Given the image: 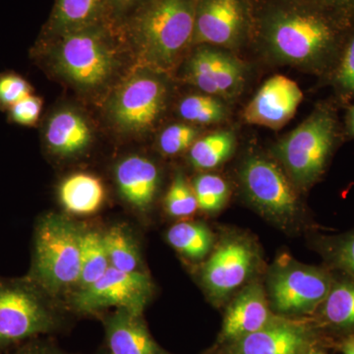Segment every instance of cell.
<instances>
[{"mask_svg": "<svg viewBox=\"0 0 354 354\" xmlns=\"http://www.w3.org/2000/svg\"><path fill=\"white\" fill-rule=\"evenodd\" d=\"M304 354H327L325 353V351H323V349L317 348V346H313V348H311L308 349V351H306V353Z\"/></svg>", "mask_w": 354, "mask_h": 354, "instance_id": "ab89813d", "label": "cell"}, {"mask_svg": "<svg viewBox=\"0 0 354 354\" xmlns=\"http://www.w3.org/2000/svg\"><path fill=\"white\" fill-rule=\"evenodd\" d=\"M334 277L332 288L319 307L321 327L344 334H354V279L346 274Z\"/></svg>", "mask_w": 354, "mask_h": 354, "instance_id": "d6986e66", "label": "cell"}, {"mask_svg": "<svg viewBox=\"0 0 354 354\" xmlns=\"http://www.w3.org/2000/svg\"><path fill=\"white\" fill-rule=\"evenodd\" d=\"M59 198L70 213L91 215L101 208L104 203V186L99 178L91 174H73L60 185Z\"/></svg>", "mask_w": 354, "mask_h": 354, "instance_id": "7402d4cb", "label": "cell"}, {"mask_svg": "<svg viewBox=\"0 0 354 354\" xmlns=\"http://www.w3.org/2000/svg\"><path fill=\"white\" fill-rule=\"evenodd\" d=\"M120 192L135 208L144 209L152 204L158 183V171L148 158L131 156L118 164L115 171Z\"/></svg>", "mask_w": 354, "mask_h": 354, "instance_id": "ac0fdd59", "label": "cell"}, {"mask_svg": "<svg viewBox=\"0 0 354 354\" xmlns=\"http://www.w3.org/2000/svg\"><path fill=\"white\" fill-rule=\"evenodd\" d=\"M53 312L32 281H0V349L55 328Z\"/></svg>", "mask_w": 354, "mask_h": 354, "instance_id": "5b68a950", "label": "cell"}, {"mask_svg": "<svg viewBox=\"0 0 354 354\" xmlns=\"http://www.w3.org/2000/svg\"><path fill=\"white\" fill-rule=\"evenodd\" d=\"M316 344L315 330L308 325L279 318L230 346L232 354H304Z\"/></svg>", "mask_w": 354, "mask_h": 354, "instance_id": "4fadbf2b", "label": "cell"}, {"mask_svg": "<svg viewBox=\"0 0 354 354\" xmlns=\"http://www.w3.org/2000/svg\"><path fill=\"white\" fill-rule=\"evenodd\" d=\"M184 120L195 123H213L223 120L225 109L221 102L209 95H189L179 104Z\"/></svg>", "mask_w": 354, "mask_h": 354, "instance_id": "f1b7e54d", "label": "cell"}, {"mask_svg": "<svg viewBox=\"0 0 354 354\" xmlns=\"http://www.w3.org/2000/svg\"><path fill=\"white\" fill-rule=\"evenodd\" d=\"M189 78L209 95H228L241 87L243 69L235 58L214 48H200L189 62Z\"/></svg>", "mask_w": 354, "mask_h": 354, "instance_id": "2e32d148", "label": "cell"}, {"mask_svg": "<svg viewBox=\"0 0 354 354\" xmlns=\"http://www.w3.org/2000/svg\"><path fill=\"white\" fill-rule=\"evenodd\" d=\"M197 136L196 128L185 124L171 125L160 135V150L167 155H177L192 146Z\"/></svg>", "mask_w": 354, "mask_h": 354, "instance_id": "1f68e13d", "label": "cell"}, {"mask_svg": "<svg viewBox=\"0 0 354 354\" xmlns=\"http://www.w3.org/2000/svg\"><path fill=\"white\" fill-rule=\"evenodd\" d=\"M165 208L169 215L176 218H185L193 215L199 208L194 190L186 183L183 174H177L167 191Z\"/></svg>", "mask_w": 354, "mask_h": 354, "instance_id": "4dcf8cb0", "label": "cell"}, {"mask_svg": "<svg viewBox=\"0 0 354 354\" xmlns=\"http://www.w3.org/2000/svg\"><path fill=\"white\" fill-rule=\"evenodd\" d=\"M329 75L342 97H354V22Z\"/></svg>", "mask_w": 354, "mask_h": 354, "instance_id": "f546056e", "label": "cell"}, {"mask_svg": "<svg viewBox=\"0 0 354 354\" xmlns=\"http://www.w3.org/2000/svg\"><path fill=\"white\" fill-rule=\"evenodd\" d=\"M102 29V23H100L60 36L55 48V64L72 82L95 87L111 74L113 57Z\"/></svg>", "mask_w": 354, "mask_h": 354, "instance_id": "8992f818", "label": "cell"}, {"mask_svg": "<svg viewBox=\"0 0 354 354\" xmlns=\"http://www.w3.org/2000/svg\"><path fill=\"white\" fill-rule=\"evenodd\" d=\"M354 12L310 0H262L253 4V29L272 53L291 64L329 74L341 55Z\"/></svg>", "mask_w": 354, "mask_h": 354, "instance_id": "6da1fadb", "label": "cell"}, {"mask_svg": "<svg viewBox=\"0 0 354 354\" xmlns=\"http://www.w3.org/2000/svg\"><path fill=\"white\" fill-rule=\"evenodd\" d=\"M241 180L248 197L266 215L290 221L297 215V194L277 165L261 158H250L241 169Z\"/></svg>", "mask_w": 354, "mask_h": 354, "instance_id": "30bf717a", "label": "cell"}, {"mask_svg": "<svg viewBox=\"0 0 354 354\" xmlns=\"http://www.w3.org/2000/svg\"><path fill=\"white\" fill-rule=\"evenodd\" d=\"M320 246L333 267L354 279V230L339 236L324 239Z\"/></svg>", "mask_w": 354, "mask_h": 354, "instance_id": "83f0119b", "label": "cell"}, {"mask_svg": "<svg viewBox=\"0 0 354 354\" xmlns=\"http://www.w3.org/2000/svg\"><path fill=\"white\" fill-rule=\"evenodd\" d=\"M167 241L185 257L201 260L211 250L214 237L209 228L200 223H178L169 228Z\"/></svg>", "mask_w": 354, "mask_h": 354, "instance_id": "603a6c76", "label": "cell"}, {"mask_svg": "<svg viewBox=\"0 0 354 354\" xmlns=\"http://www.w3.org/2000/svg\"><path fill=\"white\" fill-rule=\"evenodd\" d=\"M111 268L102 234L83 232L81 242V272L79 286L87 288L106 274Z\"/></svg>", "mask_w": 354, "mask_h": 354, "instance_id": "cb8c5ba5", "label": "cell"}, {"mask_svg": "<svg viewBox=\"0 0 354 354\" xmlns=\"http://www.w3.org/2000/svg\"><path fill=\"white\" fill-rule=\"evenodd\" d=\"M339 137L334 109L323 106L279 144L277 153L295 183L308 187L325 172Z\"/></svg>", "mask_w": 354, "mask_h": 354, "instance_id": "277c9868", "label": "cell"}, {"mask_svg": "<svg viewBox=\"0 0 354 354\" xmlns=\"http://www.w3.org/2000/svg\"><path fill=\"white\" fill-rule=\"evenodd\" d=\"M234 148V136L232 132L213 133L191 146V164L199 169H214L230 158Z\"/></svg>", "mask_w": 354, "mask_h": 354, "instance_id": "d4e9b609", "label": "cell"}, {"mask_svg": "<svg viewBox=\"0 0 354 354\" xmlns=\"http://www.w3.org/2000/svg\"><path fill=\"white\" fill-rule=\"evenodd\" d=\"M83 232L64 216H46L35 234L32 281L48 292L79 285Z\"/></svg>", "mask_w": 354, "mask_h": 354, "instance_id": "3957f363", "label": "cell"}, {"mask_svg": "<svg viewBox=\"0 0 354 354\" xmlns=\"http://www.w3.org/2000/svg\"><path fill=\"white\" fill-rule=\"evenodd\" d=\"M334 277L329 270L295 263L278 267L269 281L272 307L288 315L314 313L327 297Z\"/></svg>", "mask_w": 354, "mask_h": 354, "instance_id": "52a82bcc", "label": "cell"}, {"mask_svg": "<svg viewBox=\"0 0 354 354\" xmlns=\"http://www.w3.org/2000/svg\"><path fill=\"white\" fill-rule=\"evenodd\" d=\"M342 354H354V334L346 335L339 344Z\"/></svg>", "mask_w": 354, "mask_h": 354, "instance_id": "74e56055", "label": "cell"}, {"mask_svg": "<svg viewBox=\"0 0 354 354\" xmlns=\"http://www.w3.org/2000/svg\"><path fill=\"white\" fill-rule=\"evenodd\" d=\"M152 291V281L143 272H122L111 267L99 281L76 292L72 304L83 313L114 306L142 315Z\"/></svg>", "mask_w": 354, "mask_h": 354, "instance_id": "ba28073f", "label": "cell"}, {"mask_svg": "<svg viewBox=\"0 0 354 354\" xmlns=\"http://www.w3.org/2000/svg\"><path fill=\"white\" fill-rule=\"evenodd\" d=\"M111 354H162L142 321L141 315L118 309L106 322Z\"/></svg>", "mask_w": 354, "mask_h": 354, "instance_id": "e0dca14e", "label": "cell"}, {"mask_svg": "<svg viewBox=\"0 0 354 354\" xmlns=\"http://www.w3.org/2000/svg\"><path fill=\"white\" fill-rule=\"evenodd\" d=\"M46 141L53 153L60 156H73L82 152L91 141L87 122L73 111H60L48 120Z\"/></svg>", "mask_w": 354, "mask_h": 354, "instance_id": "ffe728a7", "label": "cell"}, {"mask_svg": "<svg viewBox=\"0 0 354 354\" xmlns=\"http://www.w3.org/2000/svg\"><path fill=\"white\" fill-rule=\"evenodd\" d=\"M192 188L196 195L198 207L209 213L225 206L230 191L227 183L215 174H201L196 177Z\"/></svg>", "mask_w": 354, "mask_h": 354, "instance_id": "4316f807", "label": "cell"}, {"mask_svg": "<svg viewBox=\"0 0 354 354\" xmlns=\"http://www.w3.org/2000/svg\"><path fill=\"white\" fill-rule=\"evenodd\" d=\"M268 304L259 283L246 286L225 312L220 334L221 344H232L279 320Z\"/></svg>", "mask_w": 354, "mask_h": 354, "instance_id": "9a60e30c", "label": "cell"}, {"mask_svg": "<svg viewBox=\"0 0 354 354\" xmlns=\"http://www.w3.org/2000/svg\"><path fill=\"white\" fill-rule=\"evenodd\" d=\"M346 131L354 138V104L349 106L346 113Z\"/></svg>", "mask_w": 354, "mask_h": 354, "instance_id": "f35d334b", "label": "cell"}, {"mask_svg": "<svg viewBox=\"0 0 354 354\" xmlns=\"http://www.w3.org/2000/svg\"><path fill=\"white\" fill-rule=\"evenodd\" d=\"M41 111V99L31 94L11 106L9 109V115L13 122L24 127H31L38 121Z\"/></svg>", "mask_w": 354, "mask_h": 354, "instance_id": "836d02e7", "label": "cell"}, {"mask_svg": "<svg viewBox=\"0 0 354 354\" xmlns=\"http://www.w3.org/2000/svg\"><path fill=\"white\" fill-rule=\"evenodd\" d=\"M196 0H147L130 20V30L155 64H171L193 41Z\"/></svg>", "mask_w": 354, "mask_h": 354, "instance_id": "7a4b0ae2", "label": "cell"}, {"mask_svg": "<svg viewBox=\"0 0 354 354\" xmlns=\"http://www.w3.org/2000/svg\"><path fill=\"white\" fill-rule=\"evenodd\" d=\"M147 0H108V6L116 14L124 13L132 8H138Z\"/></svg>", "mask_w": 354, "mask_h": 354, "instance_id": "d590c367", "label": "cell"}, {"mask_svg": "<svg viewBox=\"0 0 354 354\" xmlns=\"http://www.w3.org/2000/svg\"><path fill=\"white\" fill-rule=\"evenodd\" d=\"M30 84L14 73L0 75V108L10 109L16 102L31 95Z\"/></svg>", "mask_w": 354, "mask_h": 354, "instance_id": "d6a6232c", "label": "cell"}, {"mask_svg": "<svg viewBox=\"0 0 354 354\" xmlns=\"http://www.w3.org/2000/svg\"><path fill=\"white\" fill-rule=\"evenodd\" d=\"M253 29V4L249 0H196L193 41L236 46Z\"/></svg>", "mask_w": 354, "mask_h": 354, "instance_id": "9c48e42d", "label": "cell"}, {"mask_svg": "<svg viewBox=\"0 0 354 354\" xmlns=\"http://www.w3.org/2000/svg\"><path fill=\"white\" fill-rule=\"evenodd\" d=\"M12 354H64L50 346H44V344H36V342H30L26 344L21 348L16 349Z\"/></svg>", "mask_w": 354, "mask_h": 354, "instance_id": "e575fe53", "label": "cell"}, {"mask_svg": "<svg viewBox=\"0 0 354 354\" xmlns=\"http://www.w3.org/2000/svg\"><path fill=\"white\" fill-rule=\"evenodd\" d=\"M302 99L304 94L295 81L276 75L270 78L249 102L244 118L250 124L278 129L292 118Z\"/></svg>", "mask_w": 354, "mask_h": 354, "instance_id": "5bb4252c", "label": "cell"}, {"mask_svg": "<svg viewBox=\"0 0 354 354\" xmlns=\"http://www.w3.org/2000/svg\"><path fill=\"white\" fill-rule=\"evenodd\" d=\"M108 0H55L48 28L55 34L78 31L104 22Z\"/></svg>", "mask_w": 354, "mask_h": 354, "instance_id": "44dd1931", "label": "cell"}, {"mask_svg": "<svg viewBox=\"0 0 354 354\" xmlns=\"http://www.w3.org/2000/svg\"><path fill=\"white\" fill-rule=\"evenodd\" d=\"M256 254L241 239H228L216 249L203 270V281L214 297H227L250 277Z\"/></svg>", "mask_w": 354, "mask_h": 354, "instance_id": "8fae6325", "label": "cell"}, {"mask_svg": "<svg viewBox=\"0 0 354 354\" xmlns=\"http://www.w3.org/2000/svg\"><path fill=\"white\" fill-rule=\"evenodd\" d=\"M310 1L329 7V8L354 12V0H310Z\"/></svg>", "mask_w": 354, "mask_h": 354, "instance_id": "8d00e7d4", "label": "cell"}, {"mask_svg": "<svg viewBox=\"0 0 354 354\" xmlns=\"http://www.w3.org/2000/svg\"><path fill=\"white\" fill-rule=\"evenodd\" d=\"M102 237L111 267L122 272H139L138 248L124 228H109Z\"/></svg>", "mask_w": 354, "mask_h": 354, "instance_id": "484cf974", "label": "cell"}, {"mask_svg": "<svg viewBox=\"0 0 354 354\" xmlns=\"http://www.w3.org/2000/svg\"><path fill=\"white\" fill-rule=\"evenodd\" d=\"M164 85L149 76H138L128 81L114 100V120L130 130L150 127L164 106Z\"/></svg>", "mask_w": 354, "mask_h": 354, "instance_id": "7c38bea8", "label": "cell"}]
</instances>
